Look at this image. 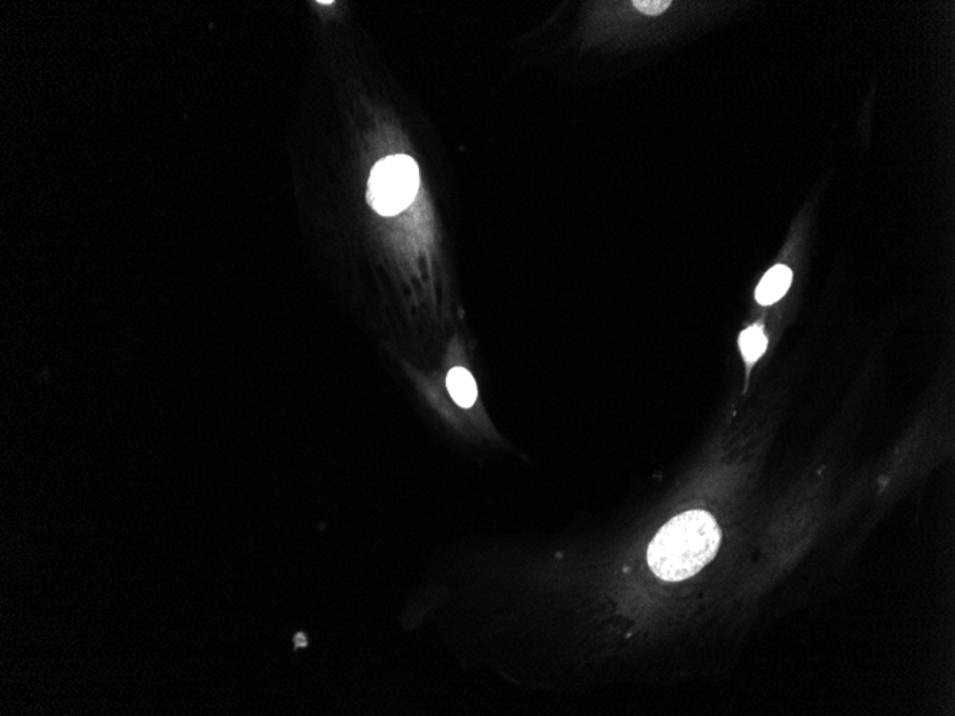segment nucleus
I'll return each instance as SVG.
<instances>
[{
	"mask_svg": "<svg viewBox=\"0 0 955 716\" xmlns=\"http://www.w3.org/2000/svg\"><path fill=\"white\" fill-rule=\"evenodd\" d=\"M721 544L713 515L688 511L667 522L648 547V563L659 579L680 582L708 565Z\"/></svg>",
	"mask_w": 955,
	"mask_h": 716,
	"instance_id": "nucleus-1",
	"label": "nucleus"
},
{
	"mask_svg": "<svg viewBox=\"0 0 955 716\" xmlns=\"http://www.w3.org/2000/svg\"><path fill=\"white\" fill-rule=\"evenodd\" d=\"M767 336L761 327H746L739 334V348L746 364L754 365L767 350Z\"/></svg>",
	"mask_w": 955,
	"mask_h": 716,
	"instance_id": "nucleus-5",
	"label": "nucleus"
},
{
	"mask_svg": "<svg viewBox=\"0 0 955 716\" xmlns=\"http://www.w3.org/2000/svg\"><path fill=\"white\" fill-rule=\"evenodd\" d=\"M793 282V272L784 264H777L765 273L755 290V299L761 305H772L786 294Z\"/></svg>",
	"mask_w": 955,
	"mask_h": 716,
	"instance_id": "nucleus-3",
	"label": "nucleus"
},
{
	"mask_svg": "<svg viewBox=\"0 0 955 716\" xmlns=\"http://www.w3.org/2000/svg\"><path fill=\"white\" fill-rule=\"evenodd\" d=\"M418 191V165L406 154H393L379 161L367 182L369 202L383 216H393L406 209Z\"/></svg>",
	"mask_w": 955,
	"mask_h": 716,
	"instance_id": "nucleus-2",
	"label": "nucleus"
},
{
	"mask_svg": "<svg viewBox=\"0 0 955 716\" xmlns=\"http://www.w3.org/2000/svg\"><path fill=\"white\" fill-rule=\"evenodd\" d=\"M446 388L454 401L462 408H470L477 401L478 389L474 376L463 367H454L449 371Z\"/></svg>",
	"mask_w": 955,
	"mask_h": 716,
	"instance_id": "nucleus-4",
	"label": "nucleus"
},
{
	"mask_svg": "<svg viewBox=\"0 0 955 716\" xmlns=\"http://www.w3.org/2000/svg\"><path fill=\"white\" fill-rule=\"evenodd\" d=\"M669 4L671 2L668 0H636L634 2V6L648 16L661 15L662 12L668 9Z\"/></svg>",
	"mask_w": 955,
	"mask_h": 716,
	"instance_id": "nucleus-6",
	"label": "nucleus"
}]
</instances>
